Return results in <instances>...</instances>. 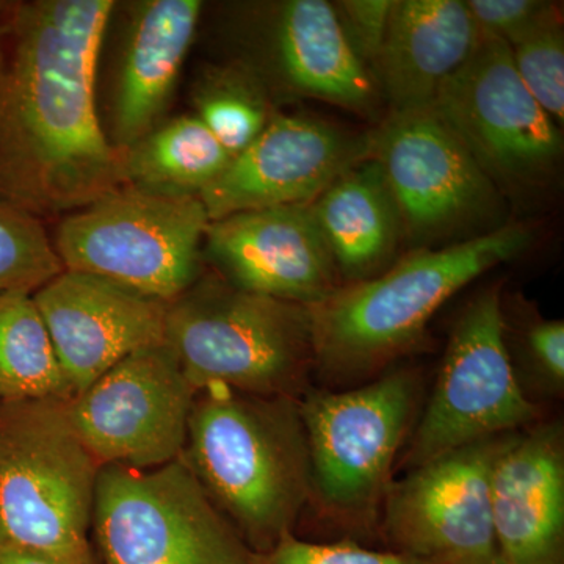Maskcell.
<instances>
[{
  "mask_svg": "<svg viewBox=\"0 0 564 564\" xmlns=\"http://www.w3.org/2000/svg\"><path fill=\"white\" fill-rule=\"evenodd\" d=\"M113 0L13 7L0 61V199L41 217L87 207L124 185L96 74Z\"/></svg>",
  "mask_w": 564,
  "mask_h": 564,
  "instance_id": "obj_1",
  "label": "cell"
},
{
  "mask_svg": "<svg viewBox=\"0 0 564 564\" xmlns=\"http://www.w3.org/2000/svg\"><path fill=\"white\" fill-rule=\"evenodd\" d=\"M182 458L251 554L293 533L311 500L300 400L203 389L193 402Z\"/></svg>",
  "mask_w": 564,
  "mask_h": 564,
  "instance_id": "obj_2",
  "label": "cell"
},
{
  "mask_svg": "<svg viewBox=\"0 0 564 564\" xmlns=\"http://www.w3.org/2000/svg\"><path fill=\"white\" fill-rule=\"evenodd\" d=\"M530 242L527 226L505 223L437 250L417 248L370 280L339 285L307 306L315 370L334 383L373 377L421 343L451 296L522 254Z\"/></svg>",
  "mask_w": 564,
  "mask_h": 564,
  "instance_id": "obj_3",
  "label": "cell"
},
{
  "mask_svg": "<svg viewBox=\"0 0 564 564\" xmlns=\"http://www.w3.org/2000/svg\"><path fill=\"white\" fill-rule=\"evenodd\" d=\"M163 344L196 392L210 386L302 400L315 370L310 310L218 274L166 304Z\"/></svg>",
  "mask_w": 564,
  "mask_h": 564,
  "instance_id": "obj_4",
  "label": "cell"
},
{
  "mask_svg": "<svg viewBox=\"0 0 564 564\" xmlns=\"http://www.w3.org/2000/svg\"><path fill=\"white\" fill-rule=\"evenodd\" d=\"M69 402L0 403V545L58 556L91 551L101 464L74 429Z\"/></svg>",
  "mask_w": 564,
  "mask_h": 564,
  "instance_id": "obj_5",
  "label": "cell"
},
{
  "mask_svg": "<svg viewBox=\"0 0 564 564\" xmlns=\"http://www.w3.org/2000/svg\"><path fill=\"white\" fill-rule=\"evenodd\" d=\"M417 375L393 370L347 391H307L300 400L311 459V499L350 529L377 522L397 454L413 423Z\"/></svg>",
  "mask_w": 564,
  "mask_h": 564,
  "instance_id": "obj_6",
  "label": "cell"
},
{
  "mask_svg": "<svg viewBox=\"0 0 564 564\" xmlns=\"http://www.w3.org/2000/svg\"><path fill=\"white\" fill-rule=\"evenodd\" d=\"M209 221L196 196L155 195L122 185L66 215L54 248L65 270L170 303L202 278Z\"/></svg>",
  "mask_w": 564,
  "mask_h": 564,
  "instance_id": "obj_7",
  "label": "cell"
},
{
  "mask_svg": "<svg viewBox=\"0 0 564 564\" xmlns=\"http://www.w3.org/2000/svg\"><path fill=\"white\" fill-rule=\"evenodd\" d=\"M91 530L104 564H248L247 545L184 458L101 466Z\"/></svg>",
  "mask_w": 564,
  "mask_h": 564,
  "instance_id": "obj_8",
  "label": "cell"
},
{
  "mask_svg": "<svg viewBox=\"0 0 564 564\" xmlns=\"http://www.w3.org/2000/svg\"><path fill=\"white\" fill-rule=\"evenodd\" d=\"M367 141V161L380 166L404 236L462 242L505 225L502 193L433 104L386 111Z\"/></svg>",
  "mask_w": 564,
  "mask_h": 564,
  "instance_id": "obj_9",
  "label": "cell"
},
{
  "mask_svg": "<svg viewBox=\"0 0 564 564\" xmlns=\"http://www.w3.org/2000/svg\"><path fill=\"white\" fill-rule=\"evenodd\" d=\"M538 417L508 351L499 285L478 293L456 321L406 464L414 467L466 445L529 429Z\"/></svg>",
  "mask_w": 564,
  "mask_h": 564,
  "instance_id": "obj_10",
  "label": "cell"
},
{
  "mask_svg": "<svg viewBox=\"0 0 564 564\" xmlns=\"http://www.w3.org/2000/svg\"><path fill=\"white\" fill-rule=\"evenodd\" d=\"M433 106L502 195H533L558 174L562 131L522 84L503 41L481 36Z\"/></svg>",
  "mask_w": 564,
  "mask_h": 564,
  "instance_id": "obj_11",
  "label": "cell"
},
{
  "mask_svg": "<svg viewBox=\"0 0 564 564\" xmlns=\"http://www.w3.org/2000/svg\"><path fill=\"white\" fill-rule=\"evenodd\" d=\"M195 395L162 343L111 367L74 397L68 410L82 443L101 466L147 470L184 454Z\"/></svg>",
  "mask_w": 564,
  "mask_h": 564,
  "instance_id": "obj_12",
  "label": "cell"
},
{
  "mask_svg": "<svg viewBox=\"0 0 564 564\" xmlns=\"http://www.w3.org/2000/svg\"><path fill=\"white\" fill-rule=\"evenodd\" d=\"M505 437L448 452L392 481L383 505L392 551L423 564H502L491 474Z\"/></svg>",
  "mask_w": 564,
  "mask_h": 564,
  "instance_id": "obj_13",
  "label": "cell"
},
{
  "mask_svg": "<svg viewBox=\"0 0 564 564\" xmlns=\"http://www.w3.org/2000/svg\"><path fill=\"white\" fill-rule=\"evenodd\" d=\"M367 133L310 115L280 113L199 195L210 221L242 212L313 204L367 161Z\"/></svg>",
  "mask_w": 564,
  "mask_h": 564,
  "instance_id": "obj_14",
  "label": "cell"
},
{
  "mask_svg": "<svg viewBox=\"0 0 564 564\" xmlns=\"http://www.w3.org/2000/svg\"><path fill=\"white\" fill-rule=\"evenodd\" d=\"M256 7V44L251 57L239 63L254 70L270 91L280 88L295 98L383 120L377 82L345 39L333 3L284 0Z\"/></svg>",
  "mask_w": 564,
  "mask_h": 564,
  "instance_id": "obj_15",
  "label": "cell"
},
{
  "mask_svg": "<svg viewBox=\"0 0 564 564\" xmlns=\"http://www.w3.org/2000/svg\"><path fill=\"white\" fill-rule=\"evenodd\" d=\"M203 259L242 291L313 306L339 288V273L311 209L242 212L209 221Z\"/></svg>",
  "mask_w": 564,
  "mask_h": 564,
  "instance_id": "obj_16",
  "label": "cell"
},
{
  "mask_svg": "<svg viewBox=\"0 0 564 564\" xmlns=\"http://www.w3.org/2000/svg\"><path fill=\"white\" fill-rule=\"evenodd\" d=\"M32 296L74 397L132 352L163 343L169 303L117 282L63 270Z\"/></svg>",
  "mask_w": 564,
  "mask_h": 564,
  "instance_id": "obj_17",
  "label": "cell"
},
{
  "mask_svg": "<svg viewBox=\"0 0 564 564\" xmlns=\"http://www.w3.org/2000/svg\"><path fill=\"white\" fill-rule=\"evenodd\" d=\"M502 564H564V443L556 423L505 437L491 474Z\"/></svg>",
  "mask_w": 564,
  "mask_h": 564,
  "instance_id": "obj_18",
  "label": "cell"
},
{
  "mask_svg": "<svg viewBox=\"0 0 564 564\" xmlns=\"http://www.w3.org/2000/svg\"><path fill=\"white\" fill-rule=\"evenodd\" d=\"M203 7L199 0H140L126 7L107 132L115 150L132 147L162 122Z\"/></svg>",
  "mask_w": 564,
  "mask_h": 564,
  "instance_id": "obj_19",
  "label": "cell"
},
{
  "mask_svg": "<svg viewBox=\"0 0 564 564\" xmlns=\"http://www.w3.org/2000/svg\"><path fill=\"white\" fill-rule=\"evenodd\" d=\"M480 41L462 0H395L372 73L388 111L432 106Z\"/></svg>",
  "mask_w": 564,
  "mask_h": 564,
  "instance_id": "obj_20",
  "label": "cell"
},
{
  "mask_svg": "<svg viewBox=\"0 0 564 564\" xmlns=\"http://www.w3.org/2000/svg\"><path fill=\"white\" fill-rule=\"evenodd\" d=\"M311 209L344 280H370L392 265L404 236L403 221L377 163L352 166Z\"/></svg>",
  "mask_w": 564,
  "mask_h": 564,
  "instance_id": "obj_21",
  "label": "cell"
},
{
  "mask_svg": "<svg viewBox=\"0 0 564 564\" xmlns=\"http://www.w3.org/2000/svg\"><path fill=\"white\" fill-rule=\"evenodd\" d=\"M231 159V152L195 115H182L159 122L121 151L122 181L155 195L199 198Z\"/></svg>",
  "mask_w": 564,
  "mask_h": 564,
  "instance_id": "obj_22",
  "label": "cell"
},
{
  "mask_svg": "<svg viewBox=\"0 0 564 564\" xmlns=\"http://www.w3.org/2000/svg\"><path fill=\"white\" fill-rule=\"evenodd\" d=\"M73 399L32 293H0V403Z\"/></svg>",
  "mask_w": 564,
  "mask_h": 564,
  "instance_id": "obj_23",
  "label": "cell"
},
{
  "mask_svg": "<svg viewBox=\"0 0 564 564\" xmlns=\"http://www.w3.org/2000/svg\"><path fill=\"white\" fill-rule=\"evenodd\" d=\"M195 117L231 155L250 147L272 120V95L261 77L236 62L203 70L192 91Z\"/></svg>",
  "mask_w": 564,
  "mask_h": 564,
  "instance_id": "obj_24",
  "label": "cell"
},
{
  "mask_svg": "<svg viewBox=\"0 0 564 564\" xmlns=\"http://www.w3.org/2000/svg\"><path fill=\"white\" fill-rule=\"evenodd\" d=\"M63 270L40 218L0 199V293L36 292Z\"/></svg>",
  "mask_w": 564,
  "mask_h": 564,
  "instance_id": "obj_25",
  "label": "cell"
},
{
  "mask_svg": "<svg viewBox=\"0 0 564 564\" xmlns=\"http://www.w3.org/2000/svg\"><path fill=\"white\" fill-rule=\"evenodd\" d=\"M508 47L527 90L556 124H563L564 32L558 6Z\"/></svg>",
  "mask_w": 564,
  "mask_h": 564,
  "instance_id": "obj_26",
  "label": "cell"
},
{
  "mask_svg": "<svg viewBox=\"0 0 564 564\" xmlns=\"http://www.w3.org/2000/svg\"><path fill=\"white\" fill-rule=\"evenodd\" d=\"M248 564H423L395 551H373L348 543L321 544L282 536L269 551L248 556Z\"/></svg>",
  "mask_w": 564,
  "mask_h": 564,
  "instance_id": "obj_27",
  "label": "cell"
},
{
  "mask_svg": "<svg viewBox=\"0 0 564 564\" xmlns=\"http://www.w3.org/2000/svg\"><path fill=\"white\" fill-rule=\"evenodd\" d=\"M393 2L395 0H339L333 3L345 39L370 73L383 50Z\"/></svg>",
  "mask_w": 564,
  "mask_h": 564,
  "instance_id": "obj_28",
  "label": "cell"
},
{
  "mask_svg": "<svg viewBox=\"0 0 564 564\" xmlns=\"http://www.w3.org/2000/svg\"><path fill=\"white\" fill-rule=\"evenodd\" d=\"M481 36L497 39L508 46L543 20L555 3L544 0H467Z\"/></svg>",
  "mask_w": 564,
  "mask_h": 564,
  "instance_id": "obj_29",
  "label": "cell"
},
{
  "mask_svg": "<svg viewBox=\"0 0 564 564\" xmlns=\"http://www.w3.org/2000/svg\"><path fill=\"white\" fill-rule=\"evenodd\" d=\"M525 356L544 383L558 391L564 386V323L538 318L522 333Z\"/></svg>",
  "mask_w": 564,
  "mask_h": 564,
  "instance_id": "obj_30",
  "label": "cell"
},
{
  "mask_svg": "<svg viewBox=\"0 0 564 564\" xmlns=\"http://www.w3.org/2000/svg\"><path fill=\"white\" fill-rule=\"evenodd\" d=\"M0 564H101L93 549L87 554L58 556L0 545Z\"/></svg>",
  "mask_w": 564,
  "mask_h": 564,
  "instance_id": "obj_31",
  "label": "cell"
},
{
  "mask_svg": "<svg viewBox=\"0 0 564 564\" xmlns=\"http://www.w3.org/2000/svg\"><path fill=\"white\" fill-rule=\"evenodd\" d=\"M3 29L0 28V61H2V50H3Z\"/></svg>",
  "mask_w": 564,
  "mask_h": 564,
  "instance_id": "obj_32",
  "label": "cell"
},
{
  "mask_svg": "<svg viewBox=\"0 0 564 564\" xmlns=\"http://www.w3.org/2000/svg\"><path fill=\"white\" fill-rule=\"evenodd\" d=\"M6 6H7V3L0 2V14H2L3 11H6V9H7Z\"/></svg>",
  "mask_w": 564,
  "mask_h": 564,
  "instance_id": "obj_33",
  "label": "cell"
}]
</instances>
